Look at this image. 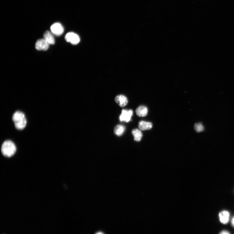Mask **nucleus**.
Instances as JSON below:
<instances>
[{
  "label": "nucleus",
  "mask_w": 234,
  "mask_h": 234,
  "mask_svg": "<svg viewBox=\"0 0 234 234\" xmlns=\"http://www.w3.org/2000/svg\"><path fill=\"white\" fill-rule=\"evenodd\" d=\"M16 151V145L11 140H6L2 145L1 151L2 155L5 157H10L12 156Z\"/></svg>",
  "instance_id": "nucleus-1"
},
{
  "label": "nucleus",
  "mask_w": 234,
  "mask_h": 234,
  "mask_svg": "<svg viewBox=\"0 0 234 234\" xmlns=\"http://www.w3.org/2000/svg\"><path fill=\"white\" fill-rule=\"evenodd\" d=\"M65 39L67 42L73 45L78 44L80 41L79 36L75 33L73 32L68 33L65 36Z\"/></svg>",
  "instance_id": "nucleus-2"
},
{
  "label": "nucleus",
  "mask_w": 234,
  "mask_h": 234,
  "mask_svg": "<svg viewBox=\"0 0 234 234\" xmlns=\"http://www.w3.org/2000/svg\"><path fill=\"white\" fill-rule=\"evenodd\" d=\"M133 111L132 110H122L121 114L119 117V119L121 121H125L128 122L130 121L133 115Z\"/></svg>",
  "instance_id": "nucleus-3"
},
{
  "label": "nucleus",
  "mask_w": 234,
  "mask_h": 234,
  "mask_svg": "<svg viewBox=\"0 0 234 234\" xmlns=\"http://www.w3.org/2000/svg\"><path fill=\"white\" fill-rule=\"evenodd\" d=\"M49 44L44 39H39L36 42L35 47L39 51H46L49 47Z\"/></svg>",
  "instance_id": "nucleus-4"
},
{
  "label": "nucleus",
  "mask_w": 234,
  "mask_h": 234,
  "mask_svg": "<svg viewBox=\"0 0 234 234\" xmlns=\"http://www.w3.org/2000/svg\"><path fill=\"white\" fill-rule=\"evenodd\" d=\"M51 29L53 34L57 36L61 35L64 32V29L60 24L56 23L53 24L51 27Z\"/></svg>",
  "instance_id": "nucleus-5"
},
{
  "label": "nucleus",
  "mask_w": 234,
  "mask_h": 234,
  "mask_svg": "<svg viewBox=\"0 0 234 234\" xmlns=\"http://www.w3.org/2000/svg\"><path fill=\"white\" fill-rule=\"evenodd\" d=\"M26 118L24 113L20 111L15 112L12 117V120L14 123L22 122Z\"/></svg>",
  "instance_id": "nucleus-6"
},
{
  "label": "nucleus",
  "mask_w": 234,
  "mask_h": 234,
  "mask_svg": "<svg viewBox=\"0 0 234 234\" xmlns=\"http://www.w3.org/2000/svg\"><path fill=\"white\" fill-rule=\"evenodd\" d=\"M219 217L220 222L224 224H227L229 222L230 217V213L227 211H223L219 213Z\"/></svg>",
  "instance_id": "nucleus-7"
},
{
  "label": "nucleus",
  "mask_w": 234,
  "mask_h": 234,
  "mask_svg": "<svg viewBox=\"0 0 234 234\" xmlns=\"http://www.w3.org/2000/svg\"><path fill=\"white\" fill-rule=\"evenodd\" d=\"M116 103L120 107L126 106L128 103V100L125 96L120 95L117 96L115 99Z\"/></svg>",
  "instance_id": "nucleus-8"
},
{
  "label": "nucleus",
  "mask_w": 234,
  "mask_h": 234,
  "mask_svg": "<svg viewBox=\"0 0 234 234\" xmlns=\"http://www.w3.org/2000/svg\"><path fill=\"white\" fill-rule=\"evenodd\" d=\"M137 115L139 117H144L148 114V110L146 107L140 106L138 107L136 111Z\"/></svg>",
  "instance_id": "nucleus-9"
},
{
  "label": "nucleus",
  "mask_w": 234,
  "mask_h": 234,
  "mask_svg": "<svg viewBox=\"0 0 234 234\" xmlns=\"http://www.w3.org/2000/svg\"><path fill=\"white\" fill-rule=\"evenodd\" d=\"M152 126V125L151 123L143 121H140L138 124L139 129L143 130H150Z\"/></svg>",
  "instance_id": "nucleus-10"
},
{
  "label": "nucleus",
  "mask_w": 234,
  "mask_h": 234,
  "mask_svg": "<svg viewBox=\"0 0 234 234\" xmlns=\"http://www.w3.org/2000/svg\"><path fill=\"white\" fill-rule=\"evenodd\" d=\"M44 39L49 44H54L55 43V39L49 31H46L44 34Z\"/></svg>",
  "instance_id": "nucleus-11"
},
{
  "label": "nucleus",
  "mask_w": 234,
  "mask_h": 234,
  "mask_svg": "<svg viewBox=\"0 0 234 234\" xmlns=\"http://www.w3.org/2000/svg\"><path fill=\"white\" fill-rule=\"evenodd\" d=\"M132 135L135 141L139 142L141 140L143 135L141 131L138 129L133 130L132 131Z\"/></svg>",
  "instance_id": "nucleus-12"
},
{
  "label": "nucleus",
  "mask_w": 234,
  "mask_h": 234,
  "mask_svg": "<svg viewBox=\"0 0 234 234\" xmlns=\"http://www.w3.org/2000/svg\"><path fill=\"white\" fill-rule=\"evenodd\" d=\"M125 130V126L122 125H119L115 126L114 133L118 136H121L123 135Z\"/></svg>",
  "instance_id": "nucleus-13"
},
{
  "label": "nucleus",
  "mask_w": 234,
  "mask_h": 234,
  "mask_svg": "<svg viewBox=\"0 0 234 234\" xmlns=\"http://www.w3.org/2000/svg\"><path fill=\"white\" fill-rule=\"evenodd\" d=\"M195 129L197 132L199 133L203 131L204 130V128L201 123H199L195 124Z\"/></svg>",
  "instance_id": "nucleus-14"
},
{
  "label": "nucleus",
  "mask_w": 234,
  "mask_h": 234,
  "mask_svg": "<svg viewBox=\"0 0 234 234\" xmlns=\"http://www.w3.org/2000/svg\"><path fill=\"white\" fill-rule=\"evenodd\" d=\"M219 234H230V232L226 230H223L220 232Z\"/></svg>",
  "instance_id": "nucleus-15"
},
{
  "label": "nucleus",
  "mask_w": 234,
  "mask_h": 234,
  "mask_svg": "<svg viewBox=\"0 0 234 234\" xmlns=\"http://www.w3.org/2000/svg\"><path fill=\"white\" fill-rule=\"evenodd\" d=\"M231 224L232 226L234 228V216L232 217L231 220Z\"/></svg>",
  "instance_id": "nucleus-16"
},
{
  "label": "nucleus",
  "mask_w": 234,
  "mask_h": 234,
  "mask_svg": "<svg viewBox=\"0 0 234 234\" xmlns=\"http://www.w3.org/2000/svg\"><path fill=\"white\" fill-rule=\"evenodd\" d=\"M96 234H104L102 232H98Z\"/></svg>",
  "instance_id": "nucleus-17"
}]
</instances>
